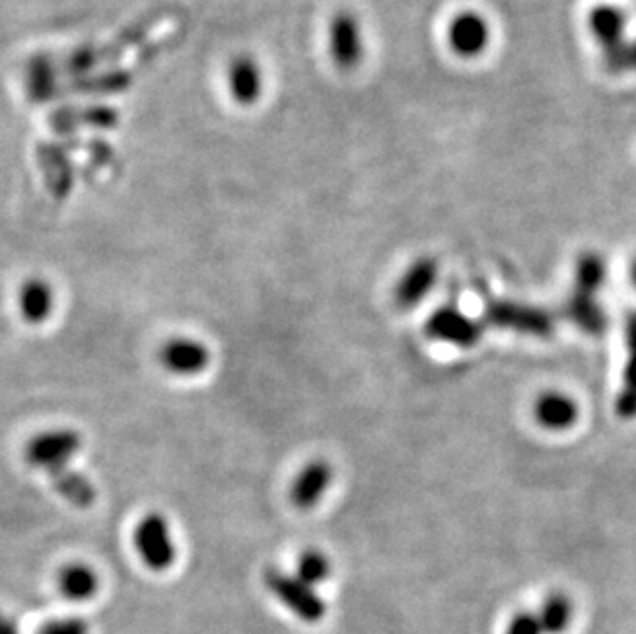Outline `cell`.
<instances>
[{"label": "cell", "mask_w": 636, "mask_h": 634, "mask_svg": "<svg viewBox=\"0 0 636 634\" xmlns=\"http://www.w3.org/2000/svg\"><path fill=\"white\" fill-rule=\"evenodd\" d=\"M0 634H21L17 622L5 612H0Z\"/></svg>", "instance_id": "d4e9b609"}, {"label": "cell", "mask_w": 636, "mask_h": 634, "mask_svg": "<svg viewBox=\"0 0 636 634\" xmlns=\"http://www.w3.org/2000/svg\"><path fill=\"white\" fill-rule=\"evenodd\" d=\"M606 278V262L595 252H585L577 260V291L593 295Z\"/></svg>", "instance_id": "d6986e66"}, {"label": "cell", "mask_w": 636, "mask_h": 634, "mask_svg": "<svg viewBox=\"0 0 636 634\" xmlns=\"http://www.w3.org/2000/svg\"><path fill=\"white\" fill-rule=\"evenodd\" d=\"M264 583L276 600L287 610H291L299 620L315 624L326 616V604L322 602V597L301 579L270 569L264 575Z\"/></svg>", "instance_id": "3957f363"}, {"label": "cell", "mask_w": 636, "mask_h": 634, "mask_svg": "<svg viewBox=\"0 0 636 634\" xmlns=\"http://www.w3.org/2000/svg\"><path fill=\"white\" fill-rule=\"evenodd\" d=\"M332 573V565L326 554L317 552V550H307L305 554H301L299 565H297V579H301L307 585H317L330 577Z\"/></svg>", "instance_id": "ffe728a7"}, {"label": "cell", "mask_w": 636, "mask_h": 634, "mask_svg": "<svg viewBox=\"0 0 636 634\" xmlns=\"http://www.w3.org/2000/svg\"><path fill=\"white\" fill-rule=\"evenodd\" d=\"M210 361V348L198 338H171L159 348L161 367L175 377L202 375Z\"/></svg>", "instance_id": "8992f818"}, {"label": "cell", "mask_w": 636, "mask_h": 634, "mask_svg": "<svg viewBox=\"0 0 636 634\" xmlns=\"http://www.w3.org/2000/svg\"><path fill=\"white\" fill-rule=\"evenodd\" d=\"M587 27L595 44L608 52L626 40L628 17L614 5H599L587 17Z\"/></svg>", "instance_id": "7c38bea8"}, {"label": "cell", "mask_w": 636, "mask_h": 634, "mask_svg": "<svg viewBox=\"0 0 636 634\" xmlns=\"http://www.w3.org/2000/svg\"><path fill=\"white\" fill-rule=\"evenodd\" d=\"M437 280V262L433 258L416 260L408 272L402 276L400 285L396 289V301L400 307L410 309L416 307L424 297H427Z\"/></svg>", "instance_id": "4fadbf2b"}, {"label": "cell", "mask_w": 636, "mask_h": 634, "mask_svg": "<svg viewBox=\"0 0 636 634\" xmlns=\"http://www.w3.org/2000/svg\"><path fill=\"white\" fill-rule=\"evenodd\" d=\"M577 404L569 396L558 394V392H548L536 400L534 406V416L544 429L550 431H562L575 425L577 420Z\"/></svg>", "instance_id": "9a60e30c"}, {"label": "cell", "mask_w": 636, "mask_h": 634, "mask_svg": "<svg viewBox=\"0 0 636 634\" xmlns=\"http://www.w3.org/2000/svg\"><path fill=\"white\" fill-rule=\"evenodd\" d=\"M50 480L52 488L68 505H73L77 509H91L95 505L97 488L85 474L66 466L58 472H52Z\"/></svg>", "instance_id": "5bb4252c"}, {"label": "cell", "mask_w": 636, "mask_h": 634, "mask_svg": "<svg viewBox=\"0 0 636 634\" xmlns=\"http://www.w3.org/2000/svg\"><path fill=\"white\" fill-rule=\"evenodd\" d=\"M19 313L23 322L29 326H42L50 320L56 307V295L48 280L40 276H31L23 280V285L17 295Z\"/></svg>", "instance_id": "9c48e42d"}, {"label": "cell", "mask_w": 636, "mask_h": 634, "mask_svg": "<svg viewBox=\"0 0 636 634\" xmlns=\"http://www.w3.org/2000/svg\"><path fill=\"white\" fill-rule=\"evenodd\" d=\"M35 634H89V624L83 618H62L44 624Z\"/></svg>", "instance_id": "7402d4cb"}, {"label": "cell", "mask_w": 636, "mask_h": 634, "mask_svg": "<svg viewBox=\"0 0 636 634\" xmlns=\"http://www.w3.org/2000/svg\"><path fill=\"white\" fill-rule=\"evenodd\" d=\"M427 334L455 346H474L482 336V326L455 307L437 309L427 322Z\"/></svg>", "instance_id": "ba28073f"}, {"label": "cell", "mask_w": 636, "mask_h": 634, "mask_svg": "<svg viewBox=\"0 0 636 634\" xmlns=\"http://www.w3.org/2000/svg\"><path fill=\"white\" fill-rule=\"evenodd\" d=\"M628 350H630V359H628L626 369H624V387H622V390L636 392V346L628 348Z\"/></svg>", "instance_id": "cb8c5ba5"}, {"label": "cell", "mask_w": 636, "mask_h": 634, "mask_svg": "<svg viewBox=\"0 0 636 634\" xmlns=\"http://www.w3.org/2000/svg\"><path fill=\"white\" fill-rule=\"evenodd\" d=\"M484 320L497 328H507L519 334L546 338L554 330L552 315L546 309L521 305L511 301H494L486 307Z\"/></svg>", "instance_id": "277c9868"}, {"label": "cell", "mask_w": 636, "mask_h": 634, "mask_svg": "<svg viewBox=\"0 0 636 634\" xmlns=\"http://www.w3.org/2000/svg\"><path fill=\"white\" fill-rule=\"evenodd\" d=\"M134 548L145 567L155 573H165L173 567L178 550H175L171 527L163 513L151 511L136 523Z\"/></svg>", "instance_id": "7a4b0ae2"}, {"label": "cell", "mask_w": 636, "mask_h": 634, "mask_svg": "<svg viewBox=\"0 0 636 634\" xmlns=\"http://www.w3.org/2000/svg\"><path fill=\"white\" fill-rule=\"evenodd\" d=\"M231 89L241 103H254L262 93V70L252 58H241L231 66Z\"/></svg>", "instance_id": "e0dca14e"}, {"label": "cell", "mask_w": 636, "mask_h": 634, "mask_svg": "<svg viewBox=\"0 0 636 634\" xmlns=\"http://www.w3.org/2000/svg\"><path fill=\"white\" fill-rule=\"evenodd\" d=\"M544 634H562L573 620V604L564 593H552L540 610Z\"/></svg>", "instance_id": "ac0fdd59"}, {"label": "cell", "mask_w": 636, "mask_h": 634, "mask_svg": "<svg viewBox=\"0 0 636 634\" xmlns=\"http://www.w3.org/2000/svg\"><path fill=\"white\" fill-rule=\"evenodd\" d=\"M630 278H632V285L636 289V260L632 262V268H630Z\"/></svg>", "instance_id": "484cf974"}, {"label": "cell", "mask_w": 636, "mask_h": 634, "mask_svg": "<svg viewBox=\"0 0 636 634\" xmlns=\"http://www.w3.org/2000/svg\"><path fill=\"white\" fill-rule=\"evenodd\" d=\"M330 482H332V468L328 462H322V460L309 462L299 472V476L295 478L291 486V503L301 511L313 509L324 497Z\"/></svg>", "instance_id": "30bf717a"}, {"label": "cell", "mask_w": 636, "mask_h": 634, "mask_svg": "<svg viewBox=\"0 0 636 634\" xmlns=\"http://www.w3.org/2000/svg\"><path fill=\"white\" fill-rule=\"evenodd\" d=\"M56 589L64 600L85 604L99 593V575L85 562H68L56 575Z\"/></svg>", "instance_id": "8fae6325"}, {"label": "cell", "mask_w": 636, "mask_h": 634, "mask_svg": "<svg viewBox=\"0 0 636 634\" xmlns=\"http://www.w3.org/2000/svg\"><path fill=\"white\" fill-rule=\"evenodd\" d=\"M604 62L610 73H616V75L620 73L624 75V73H630V70H636V38L632 40L626 38L616 48L604 52Z\"/></svg>", "instance_id": "44dd1931"}, {"label": "cell", "mask_w": 636, "mask_h": 634, "mask_svg": "<svg viewBox=\"0 0 636 634\" xmlns=\"http://www.w3.org/2000/svg\"><path fill=\"white\" fill-rule=\"evenodd\" d=\"M83 449V437L75 429H50L31 437L23 447V460L29 468L58 472Z\"/></svg>", "instance_id": "6da1fadb"}, {"label": "cell", "mask_w": 636, "mask_h": 634, "mask_svg": "<svg viewBox=\"0 0 636 634\" xmlns=\"http://www.w3.org/2000/svg\"><path fill=\"white\" fill-rule=\"evenodd\" d=\"M507 634H544V628H542V622H540V616L534 614V612H521L517 614L509 628H507Z\"/></svg>", "instance_id": "603a6c76"}, {"label": "cell", "mask_w": 636, "mask_h": 634, "mask_svg": "<svg viewBox=\"0 0 636 634\" xmlns=\"http://www.w3.org/2000/svg\"><path fill=\"white\" fill-rule=\"evenodd\" d=\"M447 44L459 58H478L490 46V25L476 11L457 13L447 27Z\"/></svg>", "instance_id": "52a82bcc"}, {"label": "cell", "mask_w": 636, "mask_h": 634, "mask_svg": "<svg viewBox=\"0 0 636 634\" xmlns=\"http://www.w3.org/2000/svg\"><path fill=\"white\" fill-rule=\"evenodd\" d=\"M328 50L332 62L340 70H352L363 62L365 33L361 21L355 15L348 11L334 15L328 29Z\"/></svg>", "instance_id": "5b68a950"}, {"label": "cell", "mask_w": 636, "mask_h": 634, "mask_svg": "<svg viewBox=\"0 0 636 634\" xmlns=\"http://www.w3.org/2000/svg\"><path fill=\"white\" fill-rule=\"evenodd\" d=\"M567 315L583 332L602 334L606 330V315L589 293L577 291L567 303Z\"/></svg>", "instance_id": "2e32d148"}]
</instances>
